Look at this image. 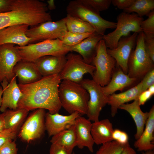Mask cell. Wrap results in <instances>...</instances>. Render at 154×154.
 Returning <instances> with one entry per match:
<instances>
[{"label": "cell", "instance_id": "obj_14", "mask_svg": "<svg viewBox=\"0 0 154 154\" xmlns=\"http://www.w3.org/2000/svg\"><path fill=\"white\" fill-rule=\"evenodd\" d=\"M80 116L77 112L67 116L47 112L45 117V129L49 136H52L73 125L76 119Z\"/></svg>", "mask_w": 154, "mask_h": 154}, {"label": "cell", "instance_id": "obj_49", "mask_svg": "<svg viewBox=\"0 0 154 154\" xmlns=\"http://www.w3.org/2000/svg\"><path fill=\"white\" fill-rule=\"evenodd\" d=\"M72 154H75L74 152H72Z\"/></svg>", "mask_w": 154, "mask_h": 154}, {"label": "cell", "instance_id": "obj_43", "mask_svg": "<svg viewBox=\"0 0 154 154\" xmlns=\"http://www.w3.org/2000/svg\"><path fill=\"white\" fill-rule=\"evenodd\" d=\"M120 154H137L136 151L129 145L127 146Z\"/></svg>", "mask_w": 154, "mask_h": 154}, {"label": "cell", "instance_id": "obj_33", "mask_svg": "<svg viewBox=\"0 0 154 154\" xmlns=\"http://www.w3.org/2000/svg\"><path fill=\"white\" fill-rule=\"evenodd\" d=\"M80 0L91 9L99 13L108 9L112 3V0Z\"/></svg>", "mask_w": 154, "mask_h": 154}, {"label": "cell", "instance_id": "obj_37", "mask_svg": "<svg viewBox=\"0 0 154 154\" xmlns=\"http://www.w3.org/2000/svg\"><path fill=\"white\" fill-rule=\"evenodd\" d=\"M17 149L15 141H9L0 147V154H17Z\"/></svg>", "mask_w": 154, "mask_h": 154}, {"label": "cell", "instance_id": "obj_26", "mask_svg": "<svg viewBox=\"0 0 154 154\" xmlns=\"http://www.w3.org/2000/svg\"><path fill=\"white\" fill-rule=\"evenodd\" d=\"M50 142L73 151L77 146V139L74 124L68 129L52 136Z\"/></svg>", "mask_w": 154, "mask_h": 154}, {"label": "cell", "instance_id": "obj_42", "mask_svg": "<svg viewBox=\"0 0 154 154\" xmlns=\"http://www.w3.org/2000/svg\"><path fill=\"white\" fill-rule=\"evenodd\" d=\"M152 96V95L148 90L142 92L138 98L139 105L140 106L144 105Z\"/></svg>", "mask_w": 154, "mask_h": 154}, {"label": "cell", "instance_id": "obj_28", "mask_svg": "<svg viewBox=\"0 0 154 154\" xmlns=\"http://www.w3.org/2000/svg\"><path fill=\"white\" fill-rule=\"evenodd\" d=\"M66 17V25L68 31L79 34L96 32L94 27L89 23L69 15H67Z\"/></svg>", "mask_w": 154, "mask_h": 154}, {"label": "cell", "instance_id": "obj_22", "mask_svg": "<svg viewBox=\"0 0 154 154\" xmlns=\"http://www.w3.org/2000/svg\"><path fill=\"white\" fill-rule=\"evenodd\" d=\"M149 116L143 132L140 137L134 142V147L139 151L154 149V106L149 112Z\"/></svg>", "mask_w": 154, "mask_h": 154}, {"label": "cell", "instance_id": "obj_48", "mask_svg": "<svg viewBox=\"0 0 154 154\" xmlns=\"http://www.w3.org/2000/svg\"><path fill=\"white\" fill-rule=\"evenodd\" d=\"M142 154H154V149L143 151Z\"/></svg>", "mask_w": 154, "mask_h": 154}, {"label": "cell", "instance_id": "obj_18", "mask_svg": "<svg viewBox=\"0 0 154 154\" xmlns=\"http://www.w3.org/2000/svg\"><path fill=\"white\" fill-rule=\"evenodd\" d=\"M13 72L18 78L19 84H26L34 83L42 77L35 62L22 59L15 65Z\"/></svg>", "mask_w": 154, "mask_h": 154}, {"label": "cell", "instance_id": "obj_10", "mask_svg": "<svg viewBox=\"0 0 154 154\" xmlns=\"http://www.w3.org/2000/svg\"><path fill=\"white\" fill-rule=\"evenodd\" d=\"M63 69L59 74L61 80H68L80 84L84 75L90 74L92 77L95 67L86 63L79 54H68Z\"/></svg>", "mask_w": 154, "mask_h": 154}, {"label": "cell", "instance_id": "obj_23", "mask_svg": "<svg viewBox=\"0 0 154 154\" xmlns=\"http://www.w3.org/2000/svg\"><path fill=\"white\" fill-rule=\"evenodd\" d=\"M117 68L116 70L115 69L108 84L102 87L104 93L107 96L117 91H122L138 80L136 78L129 77L120 68Z\"/></svg>", "mask_w": 154, "mask_h": 154}, {"label": "cell", "instance_id": "obj_39", "mask_svg": "<svg viewBox=\"0 0 154 154\" xmlns=\"http://www.w3.org/2000/svg\"><path fill=\"white\" fill-rule=\"evenodd\" d=\"M72 151L60 145L52 144L49 154H72Z\"/></svg>", "mask_w": 154, "mask_h": 154}, {"label": "cell", "instance_id": "obj_29", "mask_svg": "<svg viewBox=\"0 0 154 154\" xmlns=\"http://www.w3.org/2000/svg\"><path fill=\"white\" fill-rule=\"evenodd\" d=\"M154 9V0H135L129 8L123 10V12L129 13H134L142 17L147 16Z\"/></svg>", "mask_w": 154, "mask_h": 154}, {"label": "cell", "instance_id": "obj_15", "mask_svg": "<svg viewBox=\"0 0 154 154\" xmlns=\"http://www.w3.org/2000/svg\"><path fill=\"white\" fill-rule=\"evenodd\" d=\"M29 26L19 24L10 26L0 30V45L11 44L25 46L30 43L31 39L26 35Z\"/></svg>", "mask_w": 154, "mask_h": 154}, {"label": "cell", "instance_id": "obj_5", "mask_svg": "<svg viewBox=\"0 0 154 154\" xmlns=\"http://www.w3.org/2000/svg\"><path fill=\"white\" fill-rule=\"evenodd\" d=\"M115 30L102 37L107 48H115L119 39L130 35L131 32L138 33L142 32L140 24L143 19L135 13L123 12L118 15Z\"/></svg>", "mask_w": 154, "mask_h": 154}, {"label": "cell", "instance_id": "obj_13", "mask_svg": "<svg viewBox=\"0 0 154 154\" xmlns=\"http://www.w3.org/2000/svg\"><path fill=\"white\" fill-rule=\"evenodd\" d=\"M138 34L134 33L131 35L122 37L119 39L115 48H107V53L116 60L117 67L120 68L127 74L129 58L136 45Z\"/></svg>", "mask_w": 154, "mask_h": 154}, {"label": "cell", "instance_id": "obj_44", "mask_svg": "<svg viewBox=\"0 0 154 154\" xmlns=\"http://www.w3.org/2000/svg\"><path fill=\"white\" fill-rule=\"evenodd\" d=\"M5 115V112L0 114V133L5 129L4 119Z\"/></svg>", "mask_w": 154, "mask_h": 154}, {"label": "cell", "instance_id": "obj_20", "mask_svg": "<svg viewBox=\"0 0 154 154\" xmlns=\"http://www.w3.org/2000/svg\"><path fill=\"white\" fill-rule=\"evenodd\" d=\"M65 55H48L42 57L35 62L42 77L59 74L66 62Z\"/></svg>", "mask_w": 154, "mask_h": 154}, {"label": "cell", "instance_id": "obj_7", "mask_svg": "<svg viewBox=\"0 0 154 154\" xmlns=\"http://www.w3.org/2000/svg\"><path fill=\"white\" fill-rule=\"evenodd\" d=\"M92 63L95 67L92 79L102 87L106 86L110 82L115 70L116 62L107 53L103 39L98 44L96 54Z\"/></svg>", "mask_w": 154, "mask_h": 154}, {"label": "cell", "instance_id": "obj_16", "mask_svg": "<svg viewBox=\"0 0 154 154\" xmlns=\"http://www.w3.org/2000/svg\"><path fill=\"white\" fill-rule=\"evenodd\" d=\"M1 83L3 93L0 111L3 113L8 108L13 110H17L18 102L23 94L17 84L16 76L9 83L4 80Z\"/></svg>", "mask_w": 154, "mask_h": 154}, {"label": "cell", "instance_id": "obj_2", "mask_svg": "<svg viewBox=\"0 0 154 154\" xmlns=\"http://www.w3.org/2000/svg\"><path fill=\"white\" fill-rule=\"evenodd\" d=\"M58 95L62 106L70 114L78 112L87 114L89 95L81 85L68 80H63L59 85Z\"/></svg>", "mask_w": 154, "mask_h": 154}, {"label": "cell", "instance_id": "obj_1", "mask_svg": "<svg viewBox=\"0 0 154 154\" xmlns=\"http://www.w3.org/2000/svg\"><path fill=\"white\" fill-rule=\"evenodd\" d=\"M61 80L59 74L42 77L39 80L26 84H18L23 94L17 109L28 111L38 108L48 110L51 114L58 113L62 108L58 95Z\"/></svg>", "mask_w": 154, "mask_h": 154}, {"label": "cell", "instance_id": "obj_25", "mask_svg": "<svg viewBox=\"0 0 154 154\" xmlns=\"http://www.w3.org/2000/svg\"><path fill=\"white\" fill-rule=\"evenodd\" d=\"M114 130L112 124L108 119L94 122L91 132L94 143L99 145L113 141Z\"/></svg>", "mask_w": 154, "mask_h": 154}, {"label": "cell", "instance_id": "obj_27", "mask_svg": "<svg viewBox=\"0 0 154 154\" xmlns=\"http://www.w3.org/2000/svg\"><path fill=\"white\" fill-rule=\"evenodd\" d=\"M29 111L23 109L7 110L4 117L5 129H18Z\"/></svg>", "mask_w": 154, "mask_h": 154}, {"label": "cell", "instance_id": "obj_45", "mask_svg": "<svg viewBox=\"0 0 154 154\" xmlns=\"http://www.w3.org/2000/svg\"><path fill=\"white\" fill-rule=\"evenodd\" d=\"M47 7L48 9L50 10H52L56 9L54 1L53 0H49L47 1Z\"/></svg>", "mask_w": 154, "mask_h": 154}, {"label": "cell", "instance_id": "obj_41", "mask_svg": "<svg viewBox=\"0 0 154 154\" xmlns=\"http://www.w3.org/2000/svg\"><path fill=\"white\" fill-rule=\"evenodd\" d=\"M13 0H0V13L11 11Z\"/></svg>", "mask_w": 154, "mask_h": 154}, {"label": "cell", "instance_id": "obj_46", "mask_svg": "<svg viewBox=\"0 0 154 154\" xmlns=\"http://www.w3.org/2000/svg\"><path fill=\"white\" fill-rule=\"evenodd\" d=\"M147 90L153 95L154 94V84L153 85L149 87Z\"/></svg>", "mask_w": 154, "mask_h": 154}, {"label": "cell", "instance_id": "obj_36", "mask_svg": "<svg viewBox=\"0 0 154 154\" xmlns=\"http://www.w3.org/2000/svg\"><path fill=\"white\" fill-rule=\"evenodd\" d=\"M142 92L147 90L150 86L154 84V69L147 73L141 80Z\"/></svg>", "mask_w": 154, "mask_h": 154}, {"label": "cell", "instance_id": "obj_38", "mask_svg": "<svg viewBox=\"0 0 154 154\" xmlns=\"http://www.w3.org/2000/svg\"><path fill=\"white\" fill-rule=\"evenodd\" d=\"M144 44L147 53L151 59L154 62V37L144 36Z\"/></svg>", "mask_w": 154, "mask_h": 154}, {"label": "cell", "instance_id": "obj_3", "mask_svg": "<svg viewBox=\"0 0 154 154\" xmlns=\"http://www.w3.org/2000/svg\"><path fill=\"white\" fill-rule=\"evenodd\" d=\"M17 47L22 60L33 62L42 56L65 55L69 52L66 45L58 39L46 40Z\"/></svg>", "mask_w": 154, "mask_h": 154}, {"label": "cell", "instance_id": "obj_24", "mask_svg": "<svg viewBox=\"0 0 154 154\" xmlns=\"http://www.w3.org/2000/svg\"><path fill=\"white\" fill-rule=\"evenodd\" d=\"M140 106L138 99L134 100L131 103L123 104L118 108L126 111L133 118L136 127V133L134 135L136 140L140 137L143 132L149 116L148 112H143Z\"/></svg>", "mask_w": 154, "mask_h": 154}, {"label": "cell", "instance_id": "obj_11", "mask_svg": "<svg viewBox=\"0 0 154 154\" xmlns=\"http://www.w3.org/2000/svg\"><path fill=\"white\" fill-rule=\"evenodd\" d=\"M45 110H34L21 128L18 135L22 140L29 143L40 138L45 129Z\"/></svg>", "mask_w": 154, "mask_h": 154}, {"label": "cell", "instance_id": "obj_4", "mask_svg": "<svg viewBox=\"0 0 154 154\" xmlns=\"http://www.w3.org/2000/svg\"><path fill=\"white\" fill-rule=\"evenodd\" d=\"M67 15L77 18L91 25L96 33L103 36L108 29H115L116 23L103 18L97 12L83 3L80 0L70 1L66 8Z\"/></svg>", "mask_w": 154, "mask_h": 154}, {"label": "cell", "instance_id": "obj_40", "mask_svg": "<svg viewBox=\"0 0 154 154\" xmlns=\"http://www.w3.org/2000/svg\"><path fill=\"white\" fill-rule=\"evenodd\" d=\"M135 1V0H112L111 3L118 9L124 10L129 7Z\"/></svg>", "mask_w": 154, "mask_h": 154}, {"label": "cell", "instance_id": "obj_6", "mask_svg": "<svg viewBox=\"0 0 154 154\" xmlns=\"http://www.w3.org/2000/svg\"><path fill=\"white\" fill-rule=\"evenodd\" d=\"M127 65V74L138 80L143 78L147 73L154 69V62L145 50L144 34L142 32L138 34L136 46L131 51Z\"/></svg>", "mask_w": 154, "mask_h": 154}, {"label": "cell", "instance_id": "obj_8", "mask_svg": "<svg viewBox=\"0 0 154 154\" xmlns=\"http://www.w3.org/2000/svg\"><path fill=\"white\" fill-rule=\"evenodd\" d=\"M66 20V17L57 21H48L31 27L26 34L31 39L30 44L56 39L62 40L68 31Z\"/></svg>", "mask_w": 154, "mask_h": 154}, {"label": "cell", "instance_id": "obj_32", "mask_svg": "<svg viewBox=\"0 0 154 154\" xmlns=\"http://www.w3.org/2000/svg\"><path fill=\"white\" fill-rule=\"evenodd\" d=\"M147 16L148 18L141 22L140 27L145 37H154V10L151 11Z\"/></svg>", "mask_w": 154, "mask_h": 154}, {"label": "cell", "instance_id": "obj_31", "mask_svg": "<svg viewBox=\"0 0 154 154\" xmlns=\"http://www.w3.org/2000/svg\"><path fill=\"white\" fill-rule=\"evenodd\" d=\"M94 33L79 34L72 33L68 31L62 41L63 44L65 45L72 46L79 43Z\"/></svg>", "mask_w": 154, "mask_h": 154}, {"label": "cell", "instance_id": "obj_17", "mask_svg": "<svg viewBox=\"0 0 154 154\" xmlns=\"http://www.w3.org/2000/svg\"><path fill=\"white\" fill-rule=\"evenodd\" d=\"M102 37L95 33L77 44L66 46L69 52H78L85 62L91 64L96 55L98 44L102 39Z\"/></svg>", "mask_w": 154, "mask_h": 154}, {"label": "cell", "instance_id": "obj_21", "mask_svg": "<svg viewBox=\"0 0 154 154\" xmlns=\"http://www.w3.org/2000/svg\"><path fill=\"white\" fill-rule=\"evenodd\" d=\"M141 81L136 86L123 92L119 94L115 93L108 96L107 104L111 106L112 117H114L117 113L119 107L121 105L130 101L138 99L142 92Z\"/></svg>", "mask_w": 154, "mask_h": 154}, {"label": "cell", "instance_id": "obj_30", "mask_svg": "<svg viewBox=\"0 0 154 154\" xmlns=\"http://www.w3.org/2000/svg\"><path fill=\"white\" fill-rule=\"evenodd\" d=\"M129 145H122L113 140L102 144L96 154H120Z\"/></svg>", "mask_w": 154, "mask_h": 154}, {"label": "cell", "instance_id": "obj_34", "mask_svg": "<svg viewBox=\"0 0 154 154\" xmlns=\"http://www.w3.org/2000/svg\"><path fill=\"white\" fill-rule=\"evenodd\" d=\"M18 129H5L0 133V147L15 137Z\"/></svg>", "mask_w": 154, "mask_h": 154}, {"label": "cell", "instance_id": "obj_9", "mask_svg": "<svg viewBox=\"0 0 154 154\" xmlns=\"http://www.w3.org/2000/svg\"><path fill=\"white\" fill-rule=\"evenodd\" d=\"M80 84L89 95L86 114L88 119L94 122L99 121L101 111L108 103V96L104 93L102 86L93 79H83Z\"/></svg>", "mask_w": 154, "mask_h": 154}, {"label": "cell", "instance_id": "obj_47", "mask_svg": "<svg viewBox=\"0 0 154 154\" xmlns=\"http://www.w3.org/2000/svg\"><path fill=\"white\" fill-rule=\"evenodd\" d=\"M3 93V90L1 86H0V107L1 104L2 96Z\"/></svg>", "mask_w": 154, "mask_h": 154}, {"label": "cell", "instance_id": "obj_35", "mask_svg": "<svg viewBox=\"0 0 154 154\" xmlns=\"http://www.w3.org/2000/svg\"><path fill=\"white\" fill-rule=\"evenodd\" d=\"M112 137L113 140L121 144L126 145L129 144L128 134L125 132L120 129H114Z\"/></svg>", "mask_w": 154, "mask_h": 154}, {"label": "cell", "instance_id": "obj_12", "mask_svg": "<svg viewBox=\"0 0 154 154\" xmlns=\"http://www.w3.org/2000/svg\"><path fill=\"white\" fill-rule=\"evenodd\" d=\"M22 60L17 46L11 44L0 45V83L4 80L9 83L15 76L13 68Z\"/></svg>", "mask_w": 154, "mask_h": 154}, {"label": "cell", "instance_id": "obj_19", "mask_svg": "<svg viewBox=\"0 0 154 154\" xmlns=\"http://www.w3.org/2000/svg\"><path fill=\"white\" fill-rule=\"evenodd\" d=\"M77 139V146L80 149L87 147L91 152H94V142L91 134L92 123L88 119L80 116L74 124Z\"/></svg>", "mask_w": 154, "mask_h": 154}]
</instances>
